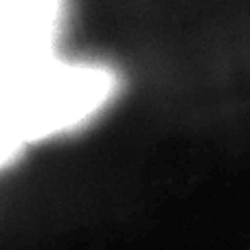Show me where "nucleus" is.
Instances as JSON below:
<instances>
[{
	"instance_id": "obj_1",
	"label": "nucleus",
	"mask_w": 250,
	"mask_h": 250,
	"mask_svg": "<svg viewBox=\"0 0 250 250\" xmlns=\"http://www.w3.org/2000/svg\"><path fill=\"white\" fill-rule=\"evenodd\" d=\"M117 90L119 79L108 66L60 51L0 68V141L20 156L90 123Z\"/></svg>"
},
{
	"instance_id": "obj_2",
	"label": "nucleus",
	"mask_w": 250,
	"mask_h": 250,
	"mask_svg": "<svg viewBox=\"0 0 250 250\" xmlns=\"http://www.w3.org/2000/svg\"><path fill=\"white\" fill-rule=\"evenodd\" d=\"M68 0H0V68L57 53Z\"/></svg>"
}]
</instances>
